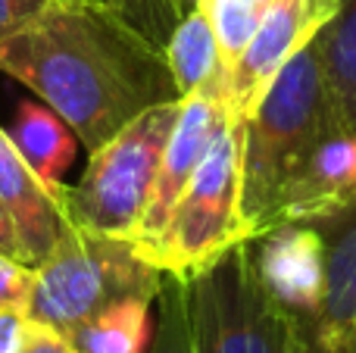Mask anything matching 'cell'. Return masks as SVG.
<instances>
[{
    "label": "cell",
    "mask_w": 356,
    "mask_h": 353,
    "mask_svg": "<svg viewBox=\"0 0 356 353\" xmlns=\"http://www.w3.org/2000/svg\"><path fill=\"white\" fill-rule=\"evenodd\" d=\"M163 54H166V63L172 69V79L181 97L209 85V81H225V63H222L219 41H216V31L200 6L184 10Z\"/></svg>",
    "instance_id": "obj_15"
},
{
    "label": "cell",
    "mask_w": 356,
    "mask_h": 353,
    "mask_svg": "<svg viewBox=\"0 0 356 353\" xmlns=\"http://www.w3.org/2000/svg\"><path fill=\"white\" fill-rule=\"evenodd\" d=\"M319 50L341 131L356 135V0H341V10L319 31Z\"/></svg>",
    "instance_id": "obj_16"
},
{
    "label": "cell",
    "mask_w": 356,
    "mask_h": 353,
    "mask_svg": "<svg viewBox=\"0 0 356 353\" xmlns=\"http://www.w3.org/2000/svg\"><path fill=\"white\" fill-rule=\"evenodd\" d=\"M0 206L13 219L22 244V263L35 269L63 241L72 222L63 206V191L47 188L29 163L16 154L3 125H0Z\"/></svg>",
    "instance_id": "obj_11"
},
{
    "label": "cell",
    "mask_w": 356,
    "mask_h": 353,
    "mask_svg": "<svg viewBox=\"0 0 356 353\" xmlns=\"http://www.w3.org/2000/svg\"><path fill=\"white\" fill-rule=\"evenodd\" d=\"M172 3H175L181 13H184V10H191V6H194V0H172Z\"/></svg>",
    "instance_id": "obj_25"
},
{
    "label": "cell",
    "mask_w": 356,
    "mask_h": 353,
    "mask_svg": "<svg viewBox=\"0 0 356 353\" xmlns=\"http://www.w3.org/2000/svg\"><path fill=\"white\" fill-rule=\"evenodd\" d=\"M194 6H200L207 13L228 72L238 63V56L244 54V47L250 44L253 31L263 19V6L257 0H194Z\"/></svg>",
    "instance_id": "obj_18"
},
{
    "label": "cell",
    "mask_w": 356,
    "mask_h": 353,
    "mask_svg": "<svg viewBox=\"0 0 356 353\" xmlns=\"http://www.w3.org/2000/svg\"><path fill=\"white\" fill-rule=\"evenodd\" d=\"M241 241H250L241 219V119L228 116L169 222L150 244H138V250L160 272L188 279Z\"/></svg>",
    "instance_id": "obj_4"
},
{
    "label": "cell",
    "mask_w": 356,
    "mask_h": 353,
    "mask_svg": "<svg viewBox=\"0 0 356 353\" xmlns=\"http://www.w3.org/2000/svg\"><path fill=\"white\" fill-rule=\"evenodd\" d=\"M110 10H116L129 25H135L154 47L166 50L169 35L175 31L178 19L184 16L172 0H100Z\"/></svg>",
    "instance_id": "obj_19"
},
{
    "label": "cell",
    "mask_w": 356,
    "mask_h": 353,
    "mask_svg": "<svg viewBox=\"0 0 356 353\" xmlns=\"http://www.w3.org/2000/svg\"><path fill=\"white\" fill-rule=\"evenodd\" d=\"M6 138L29 169L54 191H66V175L79 160V135L44 100H19L6 122Z\"/></svg>",
    "instance_id": "obj_13"
},
{
    "label": "cell",
    "mask_w": 356,
    "mask_h": 353,
    "mask_svg": "<svg viewBox=\"0 0 356 353\" xmlns=\"http://www.w3.org/2000/svg\"><path fill=\"white\" fill-rule=\"evenodd\" d=\"M0 72L54 106L88 154L141 113L181 100L166 54L100 0H50L0 44Z\"/></svg>",
    "instance_id": "obj_1"
},
{
    "label": "cell",
    "mask_w": 356,
    "mask_h": 353,
    "mask_svg": "<svg viewBox=\"0 0 356 353\" xmlns=\"http://www.w3.org/2000/svg\"><path fill=\"white\" fill-rule=\"evenodd\" d=\"M19 353H72V350H69V341L63 335L50 331L47 325L31 322L29 325V338H25V344H22V350Z\"/></svg>",
    "instance_id": "obj_23"
},
{
    "label": "cell",
    "mask_w": 356,
    "mask_h": 353,
    "mask_svg": "<svg viewBox=\"0 0 356 353\" xmlns=\"http://www.w3.org/2000/svg\"><path fill=\"white\" fill-rule=\"evenodd\" d=\"M147 353H194L184 279L178 275H163V285L154 297V335H150Z\"/></svg>",
    "instance_id": "obj_17"
},
{
    "label": "cell",
    "mask_w": 356,
    "mask_h": 353,
    "mask_svg": "<svg viewBox=\"0 0 356 353\" xmlns=\"http://www.w3.org/2000/svg\"><path fill=\"white\" fill-rule=\"evenodd\" d=\"M194 353H294L284 313L266 294L250 241L184 279Z\"/></svg>",
    "instance_id": "obj_6"
},
{
    "label": "cell",
    "mask_w": 356,
    "mask_h": 353,
    "mask_svg": "<svg viewBox=\"0 0 356 353\" xmlns=\"http://www.w3.org/2000/svg\"><path fill=\"white\" fill-rule=\"evenodd\" d=\"M253 266L266 294L275 300L297 341L316 319L325 285V238L319 225L282 222L263 235L250 238Z\"/></svg>",
    "instance_id": "obj_8"
},
{
    "label": "cell",
    "mask_w": 356,
    "mask_h": 353,
    "mask_svg": "<svg viewBox=\"0 0 356 353\" xmlns=\"http://www.w3.org/2000/svg\"><path fill=\"white\" fill-rule=\"evenodd\" d=\"M163 275L147 263L131 238L72 229L54 254L35 266L25 316L50 331L69 338L81 322L125 297H156Z\"/></svg>",
    "instance_id": "obj_3"
},
{
    "label": "cell",
    "mask_w": 356,
    "mask_h": 353,
    "mask_svg": "<svg viewBox=\"0 0 356 353\" xmlns=\"http://www.w3.org/2000/svg\"><path fill=\"white\" fill-rule=\"evenodd\" d=\"M325 238V285L316 319L294 353H350L356 338V204L319 225Z\"/></svg>",
    "instance_id": "obj_10"
},
{
    "label": "cell",
    "mask_w": 356,
    "mask_h": 353,
    "mask_svg": "<svg viewBox=\"0 0 356 353\" xmlns=\"http://www.w3.org/2000/svg\"><path fill=\"white\" fill-rule=\"evenodd\" d=\"M50 0H0V44L41 16Z\"/></svg>",
    "instance_id": "obj_21"
},
{
    "label": "cell",
    "mask_w": 356,
    "mask_h": 353,
    "mask_svg": "<svg viewBox=\"0 0 356 353\" xmlns=\"http://www.w3.org/2000/svg\"><path fill=\"white\" fill-rule=\"evenodd\" d=\"M356 204V135L338 131L325 138L291 179L282 197L278 225H322Z\"/></svg>",
    "instance_id": "obj_12"
},
{
    "label": "cell",
    "mask_w": 356,
    "mask_h": 353,
    "mask_svg": "<svg viewBox=\"0 0 356 353\" xmlns=\"http://www.w3.org/2000/svg\"><path fill=\"white\" fill-rule=\"evenodd\" d=\"M0 254L22 263V244H19V235H16V229H13V219L6 216L3 206H0Z\"/></svg>",
    "instance_id": "obj_24"
},
{
    "label": "cell",
    "mask_w": 356,
    "mask_h": 353,
    "mask_svg": "<svg viewBox=\"0 0 356 353\" xmlns=\"http://www.w3.org/2000/svg\"><path fill=\"white\" fill-rule=\"evenodd\" d=\"M350 353H356V338H353V347H350Z\"/></svg>",
    "instance_id": "obj_26"
},
{
    "label": "cell",
    "mask_w": 356,
    "mask_h": 353,
    "mask_svg": "<svg viewBox=\"0 0 356 353\" xmlns=\"http://www.w3.org/2000/svg\"><path fill=\"white\" fill-rule=\"evenodd\" d=\"M154 335V300L125 297L81 322L66 338L72 353H147Z\"/></svg>",
    "instance_id": "obj_14"
},
{
    "label": "cell",
    "mask_w": 356,
    "mask_h": 353,
    "mask_svg": "<svg viewBox=\"0 0 356 353\" xmlns=\"http://www.w3.org/2000/svg\"><path fill=\"white\" fill-rule=\"evenodd\" d=\"M341 10V0H275L263 13L244 54L225 72V104L234 119H247L282 66L303 50Z\"/></svg>",
    "instance_id": "obj_7"
},
{
    "label": "cell",
    "mask_w": 356,
    "mask_h": 353,
    "mask_svg": "<svg viewBox=\"0 0 356 353\" xmlns=\"http://www.w3.org/2000/svg\"><path fill=\"white\" fill-rule=\"evenodd\" d=\"M338 131L316 35L284 63L250 116L241 119V219L250 238L275 229L291 179Z\"/></svg>",
    "instance_id": "obj_2"
},
{
    "label": "cell",
    "mask_w": 356,
    "mask_h": 353,
    "mask_svg": "<svg viewBox=\"0 0 356 353\" xmlns=\"http://www.w3.org/2000/svg\"><path fill=\"white\" fill-rule=\"evenodd\" d=\"M31 285H35V269L0 254V310H6V306L25 310Z\"/></svg>",
    "instance_id": "obj_20"
},
{
    "label": "cell",
    "mask_w": 356,
    "mask_h": 353,
    "mask_svg": "<svg viewBox=\"0 0 356 353\" xmlns=\"http://www.w3.org/2000/svg\"><path fill=\"white\" fill-rule=\"evenodd\" d=\"M29 316L25 310H0V353H19L29 338Z\"/></svg>",
    "instance_id": "obj_22"
},
{
    "label": "cell",
    "mask_w": 356,
    "mask_h": 353,
    "mask_svg": "<svg viewBox=\"0 0 356 353\" xmlns=\"http://www.w3.org/2000/svg\"><path fill=\"white\" fill-rule=\"evenodd\" d=\"M181 100L160 104L131 119L122 131L91 150L79 185L63 191V206L72 225L113 238H138L150 204L169 131Z\"/></svg>",
    "instance_id": "obj_5"
},
{
    "label": "cell",
    "mask_w": 356,
    "mask_h": 353,
    "mask_svg": "<svg viewBox=\"0 0 356 353\" xmlns=\"http://www.w3.org/2000/svg\"><path fill=\"white\" fill-rule=\"evenodd\" d=\"M228 116H232V110L225 104V81H209V85L181 97L178 119L172 131H169L166 150H163V160H160V172H156L150 204L144 210L135 244H150L163 231V225L172 216L181 191L188 188L191 175L197 172V166L207 156L209 144L216 141V135H219L222 122Z\"/></svg>",
    "instance_id": "obj_9"
}]
</instances>
